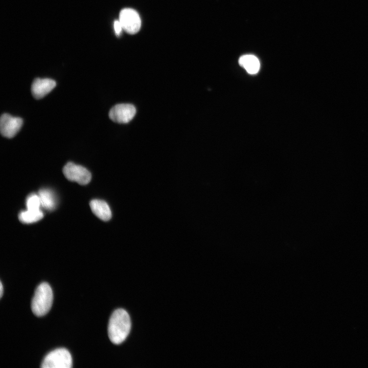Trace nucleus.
Wrapping results in <instances>:
<instances>
[{
    "label": "nucleus",
    "instance_id": "1",
    "mask_svg": "<svg viewBox=\"0 0 368 368\" xmlns=\"http://www.w3.org/2000/svg\"><path fill=\"white\" fill-rule=\"evenodd\" d=\"M131 329V321L127 312L118 309L111 314L108 326V335L114 344L123 342L128 336Z\"/></svg>",
    "mask_w": 368,
    "mask_h": 368
},
{
    "label": "nucleus",
    "instance_id": "2",
    "mask_svg": "<svg viewBox=\"0 0 368 368\" xmlns=\"http://www.w3.org/2000/svg\"><path fill=\"white\" fill-rule=\"evenodd\" d=\"M53 300V292L49 284L46 282L40 284L36 288L32 300V312L38 317L45 315L52 307Z\"/></svg>",
    "mask_w": 368,
    "mask_h": 368
},
{
    "label": "nucleus",
    "instance_id": "3",
    "mask_svg": "<svg viewBox=\"0 0 368 368\" xmlns=\"http://www.w3.org/2000/svg\"><path fill=\"white\" fill-rule=\"evenodd\" d=\"M72 358L69 351L64 348L56 349L48 353L43 359L42 368H71Z\"/></svg>",
    "mask_w": 368,
    "mask_h": 368
},
{
    "label": "nucleus",
    "instance_id": "4",
    "mask_svg": "<svg viewBox=\"0 0 368 368\" xmlns=\"http://www.w3.org/2000/svg\"><path fill=\"white\" fill-rule=\"evenodd\" d=\"M64 176L70 181L81 185L89 183L91 178L90 172L85 167L72 162L67 163L63 168Z\"/></svg>",
    "mask_w": 368,
    "mask_h": 368
},
{
    "label": "nucleus",
    "instance_id": "5",
    "mask_svg": "<svg viewBox=\"0 0 368 368\" xmlns=\"http://www.w3.org/2000/svg\"><path fill=\"white\" fill-rule=\"evenodd\" d=\"M119 21L123 29L126 32L133 34L140 29L141 20L136 11L131 8H125L120 13Z\"/></svg>",
    "mask_w": 368,
    "mask_h": 368
},
{
    "label": "nucleus",
    "instance_id": "6",
    "mask_svg": "<svg viewBox=\"0 0 368 368\" xmlns=\"http://www.w3.org/2000/svg\"><path fill=\"white\" fill-rule=\"evenodd\" d=\"M136 113L135 106L129 103L118 104L113 106L109 112V117L118 123L129 122Z\"/></svg>",
    "mask_w": 368,
    "mask_h": 368
},
{
    "label": "nucleus",
    "instance_id": "7",
    "mask_svg": "<svg viewBox=\"0 0 368 368\" xmlns=\"http://www.w3.org/2000/svg\"><path fill=\"white\" fill-rule=\"evenodd\" d=\"M22 124L21 118L4 113L1 116L0 120L1 133L5 137L12 138L19 131Z\"/></svg>",
    "mask_w": 368,
    "mask_h": 368
},
{
    "label": "nucleus",
    "instance_id": "8",
    "mask_svg": "<svg viewBox=\"0 0 368 368\" xmlns=\"http://www.w3.org/2000/svg\"><path fill=\"white\" fill-rule=\"evenodd\" d=\"M55 80L50 78L35 79L31 85L32 96L36 99L43 98L56 86Z\"/></svg>",
    "mask_w": 368,
    "mask_h": 368
},
{
    "label": "nucleus",
    "instance_id": "9",
    "mask_svg": "<svg viewBox=\"0 0 368 368\" xmlns=\"http://www.w3.org/2000/svg\"><path fill=\"white\" fill-rule=\"evenodd\" d=\"M89 205L93 213L101 220L107 221L111 217V212L108 204L104 200L93 199Z\"/></svg>",
    "mask_w": 368,
    "mask_h": 368
},
{
    "label": "nucleus",
    "instance_id": "10",
    "mask_svg": "<svg viewBox=\"0 0 368 368\" xmlns=\"http://www.w3.org/2000/svg\"><path fill=\"white\" fill-rule=\"evenodd\" d=\"M239 63L250 74L257 73L260 68V62L258 59L252 55H245L241 56Z\"/></svg>",
    "mask_w": 368,
    "mask_h": 368
},
{
    "label": "nucleus",
    "instance_id": "11",
    "mask_svg": "<svg viewBox=\"0 0 368 368\" xmlns=\"http://www.w3.org/2000/svg\"><path fill=\"white\" fill-rule=\"evenodd\" d=\"M40 198L41 206L45 209L51 211L53 210L56 205V200L53 193L49 189H41L38 194Z\"/></svg>",
    "mask_w": 368,
    "mask_h": 368
},
{
    "label": "nucleus",
    "instance_id": "12",
    "mask_svg": "<svg viewBox=\"0 0 368 368\" xmlns=\"http://www.w3.org/2000/svg\"><path fill=\"white\" fill-rule=\"evenodd\" d=\"M43 217V214L40 210L37 211L29 210L21 211L18 215L19 221L23 223H32L39 221Z\"/></svg>",
    "mask_w": 368,
    "mask_h": 368
},
{
    "label": "nucleus",
    "instance_id": "13",
    "mask_svg": "<svg viewBox=\"0 0 368 368\" xmlns=\"http://www.w3.org/2000/svg\"><path fill=\"white\" fill-rule=\"evenodd\" d=\"M26 206L29 210H39L41 203L38 195L34 193L29 195L26 199Z\"/></svg>",
    "mask_w": 368,
    "mask_h": 368
},
{
    "label": "nucleus",
    "instance_id": "14",
    "mask_svg": "<svg viewBox=\"0 0 368 368\" xmlns=\"http://www.w3.org/2000/svg\"><path fill=\"white\" fill-rule=\"evenodd\" d=\"M114 29L116 32V34L117 35H119L122 31V30L123 29L122 26L119 20H116L114 22Z\"/></svg>",
    "mask_w": 368,
    "mask_h": 368
},
{
    "label": "nucleus",
    "instance_id": "15",
    "mask_svg": "<svg viewBox=\"0 0 368 368\" xmlns=\"http://www.w3.org/2000/svg\"><path fill=\"white\" fill-rule=\"evenodd\" d=\"M1 285H0V297H2L3 294V285L2 283V282H0Z\"/></svg>",
    "mask_w": 368,
    "mask_h": 368
}]
</instances>
